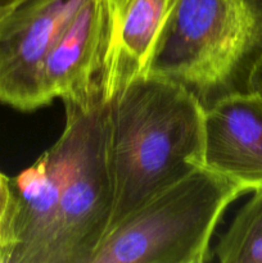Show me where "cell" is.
I'll return each mask as SVG.
<instances>
[{"label": "cell", "mask_w": 262, "mask_h": 263, "mask_svg": "<svg viewBox=\"0 0 262 263\" xmlns=\"http://www.w3.org/2000/svg\"><path fill=\"white\" fill-rule=\"evenodd\" d=\"M108 105L112 229L204 166L205 108L184 85L154 73L131 82Z\"/></svg>", "instance_id": "1"}, {"label": "cell", "mask_w": 262, "mask_h": 263, "mask_svg": "<svg viewBox=\"0 0 262 263\" xmlns=\"http://www.w3.org/2000/svg\"><path fill=\"white\" fill-rule=\"evenodd\" d=\"M262 55V0H180L149 73L177 81L203 107L247 89Z\"/></svg>", "instance_id": "2"}, {"label": "cell", "mask_w": 262, "mask_h": 263, "mask_svg": "<svg viewBox=\"0 0 262 263\" xmlns=\"http://www.w3.org/2000/svg\"><path fill=\"white\" fill-rule=\"evenodd\" d=\"M251 190L199 167L113 226L90 263H204L229 205Z\"/></svg>", "instance_id": "3"}, {"label": "cell", "mask_w": 262, "mask_h": 263, "mask_svg": "<svg viewBox=\"0 0 262 263\" xmlns=\"http://www.w3.org/2000/svg\"><path fill=\"white\" fill-rule=\"evenodd\" d=\"M59 152L53 263H90L109 233L113 180L108 159V103L89 109L66 103Z\"/></svg>", "instance_id": "4"}, {"label": "cell", "mask_w": 262, "mask_h": 263, "mask_svg": "<svg viewBox=\"0 0 262 263\" xmlns=\"http://www.w3.org/2000/svg\"><path fill=\"white\" fill-rule=\"evenodd\" d=\"M86 0H26L0 21V104L33 112L50 104L45 66Z\"/></svg>", "instance_id": "5"}, {"label": "cell", "mask_w": 262, "mask_h": 263, "mask_svg": "<svg viewBox=\"0 0 262 263\" xmlns=\"http://www.w3.org/2000/svg\"><path fill=\"white\" fill-rule=\"evenodd\" d=\"M180 0H99L102 13L100 91L108 103L151 72Z\"/></svg>", "instance_id": "6"}, {"label": "cell", "mask_w": 262, "mask_h": 263, "mask_svg": "<svg viewBox=\"0 0 262 263\" xmlns=\"http://www.w3.org/2000/svg\"><path fill=\"white\" fill-rule=\"evenodd\" d=\"M203 164L253 192L262 186V98L251 90L205 108Z\"/></svg>", "instance_id": "7"}, {"label": "cell", "mask_w": 262, "mask_h": 263, "mask_svg": "<svg viewBox=\"0 0 262 263\" xmlns=\"http://www.w3.org/2000/svg\"><path fill=\"white\" fill-rule=\"evenodd\" d=\"M102 13L99 0H86L66 26L45 66V86L51 100L89 109L103 102ZM105 103V102H104Z\"/></svg>", "instance_id": "8"}, {"label": "cell", "mask_w": 262, "mask_h": 263, "mask_svg": "<svg viewBox=\"0 0 262 263\" xmlns=\"http://www.w3.org/2000/svg\"><path fill=\"white\" fill-rule=\"evenodd\" d=\"M212 253L221 263H262V186L253 190Z\"/></svg>", "instance_id": "9"}, {"label": "cell", "mask_w": 262, "mask_h": 263, "mask_svg": "<svg viewBox=\"0 0 262 263\" xmlns=\"http://www.w3.org/2000/svg\"><path fill=\"white\" fill-rule=\"evenodd\" d=\"M10 200H12V195H10L9 177L5 176L0 171V246L3 243L5 229H7L8 220H9Z\"/></svg>", "instance_id": "10"}, {"label": "cell", "mask_w": 262, "mask_h": 263, "mask_svg": "<svg viewBox=\"0 0 262 263\" xmlns=\"http://www.w3.org/2000/svg\"><path fill=\"white\" fill-rule=\"evenodd\" d=\"M247 89L254 91L262 98V55L257 58L249 71L247 80Z\"/></svg>", "instance_id": "11"}, {"label": "cell", "mask_w": 262, "mask_h": 263, "mask_svg": "<svg viewBox=\"0 0 262 263\" xmlns=\"http://www.w3.org/2000/svg\"><path fill=\"white\" fill-rule=\"evenodd\" d=\"M26 0H0V21Z\"/></svg>", "instance_id": "12"}]
</instances>
